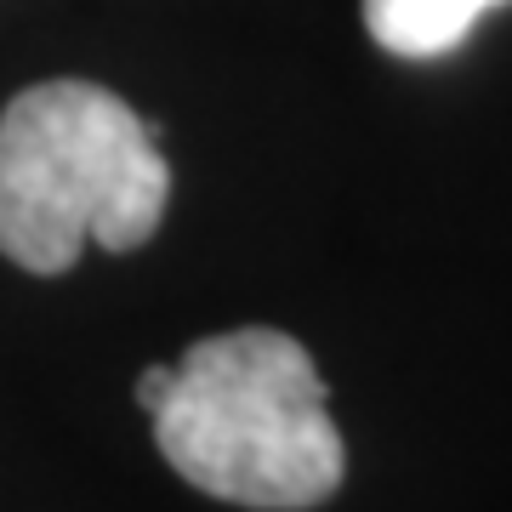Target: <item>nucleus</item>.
<instances>
[{
    "instance_id": "nucleus-1",
    "label": "nucleus",
    "mask_w": 512,
    "mask_h": 512,
    "mask_svg": "<svg viewBox=\"0 0 512 512\" xmlns=\"http://www.w3.org/2000/svg\"><path fill=\"white\" fill-rule=\"evenodd\" d=\"M154 439L177 478L256 512L319 507L348 467L308 348L262 325L205 336L171 365Z\"/></svg>"
},
{
    "instance_id": "nucleus-4",
    "label": "nucleus",
    "mask_w": 512,
    "mask_h": 512,
    "mask_svg": "<svg viewBox=\"0 0 512 512\" xmlns=\"http://www.w3.org/2000/svg\"><path fill=\"white\" fill-rule=\"evenodd\" d=\"M165 393H171V365H148L143 376H137V404L154 416V410L165 404Z\"/></svg>"
},
{
    "instance_id": "nucleus-2",
    "label": "nucleus",
    "mask_w": 512,
    "mask_h": 512,
    "mask_svg": "<svg viewBox=\"0 0 512 512\" xmlns=\"http://www.w3.org/2000/svg\"><path fill=\"white\" fill-rule=\"evenodd\" d=\"M171 200L148 120L103 86L46 80L0 114V251L29 274H63L86 245L137 251Z\"/></svg>"
},
{
    "instance_id": "nucleus-3",
    "label": "nucleus",
    "mask_w": 512,
    "mask_h": 512,
    "mask_svg": "<svg viewBox=\"0 0 512 512\" xmlns=\"http://www.w3.org/2000/svg\"><path fill=\"white\" fill-rule=\"evenodd\" d=\"M495 6L507 0H365V29L393 57H444Z\"/></svg>"
}]
</instances>
